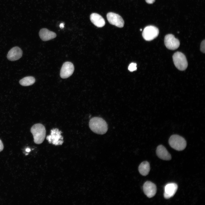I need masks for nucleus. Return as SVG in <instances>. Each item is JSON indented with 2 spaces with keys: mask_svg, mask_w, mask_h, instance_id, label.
I'll return each instance as SVG.
<instances>
[{
  "mask_svg": "<svg viewBox=\"0 0 205 205\" xmlns=\"http://www.w3.org/2000/svg\"><path fill=\"white\" fill-rule=\"evenodd\" d=\"M4 147L1 140L0 139V152L2 151Z\"/></svg>",
  "mask_w": 205,
  "mask_h": 205,
  "instance_id": "20",
  "label": "nucleus"
},
{
  "mask_svg": "<svg viewBox=\"0 0 205 205\" xmlns=\"http://www.w3.org/2000/svg\"><path fill=\"white\" fill-rule=\"evenodd\" d=\"M159 34V30L156 27L149 25L145 27L142 34L144 38L146 41H149L157 37Z\"/></svg>",
  "mask_w": 205,
  "mask_h": 205,
  "instance_id": "6",
  "label": "nucleus"
},
{
  "mask_svg": "<svg viewBox=\"0 0 205 205\" xmlns=\"http://www.w3.org/2000/svg\"><path fill=\"white\" fill-rule=\"evenodd\" d=\"M205 40H203L200 44V51L203 53H205Z\"/></svg>",
  "mask_w": 205,
  "mask_h": 205,
  "instance_id": "19",
  "label": "nucleus"
},
{
  "mask_svg": "<svg viewBox=\"0 0 205 205\" xmlns=\"http://www.w3.org/2000/svg\"><path fill=\"white\" fill-rule=\"evenodd\" d=\"M60 27L61 28H63L64 27V24L63 23H61L60 25Z\"/></svg>",
  "mask_w": 205,
  "mask_h": 205,
  "instance_id": "22",
  "label": "nucleus"
},
{
  "mask_svg": "<svg viewBox=\"0 0 205 205\" xmlns=\"http://www.w3.org/2000/svg\"><path fill=\"white\" fill-rule=\"evenodd\" d=\"M178 188V185L175 183H171L167 184L165 187L164 198L169 199L173 197L176 193Z\"/></svg>",
  "mask_w": 205,
  "mask_h": 205,
  "instance_id": "11",
  "label": "nucleus"
},
{
  "mask_svg": "<svg viewBox=\"0 0 205 205\" xmlns=\"http://www.w3.org/2000/svg\"><path fill=\"white\" fill-rule=\"evenodd\" d=\"M91 130L98 134H105L107 131L108 126L106 122L99 117H95L91 118L89 122Z\"/></svg>",
  "mask_w": 205,
  "mask_h": 205,
  "instance_id": "1",
  "label": "nucleus"
},
{
  "mask_svg": "<svg viewBox=\"0 0 205 205\" xmlns=\"http://www.w3.org/2000/svg\"><path fill=\"white\" fill-rule=\"evenodd\" d=\"M138 170L140 174L142 175L146 176L148 174L150 170L149 163L147 161L143 162L139 165Z\"/></svg>",
  "mask_w": 205,
  "mask_h": 205,
  "instance_id": "16",
  "label": "nucleus"
},
{
  "mask_svg": "<svg viewBox=\"0 0 205 205\" xmlns=\"http://www.w3.org/2000/svg\"><path fill=\"white\" fill-rule=\"evenodd\" d=\"M143 189L145 194L149 198L153 197L157 192L155 184L150 181H147L144 183Z\"/></svg>",
  "mask_w": 205,
  "mask_h": 205,
  "instance_id": "10",
  "label": "nucleus"
},
{
  "mask_svg": "<svg viewBox=\"0 0 205 205\" xmlns=\"http://www.w3.org/2000/svg\"><path fill=\"white\" fill-rule=\"evenodd\" d=\"M106 17L108 21L111 24L119 28L124 26V20L119 15L112 12H109L107 14Z\"/></svg>",
  "mask_w": 205,
  "mask_h": 205,
  "instance_id": "8",
  "label": "nucleus"
},
{
  "mask_svg": "<svg viewBox=\"0 0 205 205\" xmlns=\"http://www.w3.org/2000/svg\"><path fill=\"white\" fill-rule=\"evenodd\" d=\"M26 151H27V152H30V149H29V148H27V149H26Z\"/></svg>",
  "mask_w": 205,
  "mask_h": 205,
  "instance_id": "23",
  "label": "nucleus"
},
{
  "mask_svg": "<svg viewBox=\"0 0 205 205\" xmlns=\"http://www.w3.org/2000/svg\"><path fill=\"white\" fill-rule=\"evenodd\" d=\"M74 67L73 64L70 62H66L63 65L61 68L60 75L63 79L67 78L73 73Z\"/></svg>",
  "mask_w": 205,
  "mask_h": 205,
  "instance_id": "9",
  "label": "nucleus"
},
{
  "mask_svg": "<svg viewBox=\"0 0 205 205\" xmlns=\"http://www.w3.org/2000/svg\"><path fill=\"white\" fill-rule=\"evenodd\" d=\"M39 35L42 40L44 41L53 39L56 36V34L55 32L46 28H43L40 30Z\"/></svg>",
  "mask_w": 205,
  "mask_h": 205,
  "instance_id": "14",
  "label": "nucleus"
},
{
  "mask_svg": "<svg viewBox=\"0 0 205 205\" xmlns=\"http://www.w3.org/2000/svg\"><path fill=\"white\" fill-rule=\"evenodd\" d=\"M164 43L166 47L170 50H174L178 48L180 43L179 40L171 34L166 35L164 38Z\"/></svg>",
  "mask_w": 205,
  "mask_h": 205,
  "instance_id": "7",
  "label": "nucleus"
},
{
  "mask_svg": "<svg viewBox=\"0 0 205 205\" xmlns=\"http://www.w3.org/2000/svg\"><path fill=\"white\" fill-rule=\"evenodd\" d=\"M169 143L171 147L179 151L183 150L186 146V142L185 139L181 136L176 134L171 136Z\"/></svg>",
  "mask_w": 205,
  "mask_h": 205,
  "instance_id": "3",
  "label": "nucleus"
},
{
  "mask_svg": "<svg viewBox=\"0 0 205 205\" xmlns=\"http://www.w3.org/2000/svg\"><path fill=\"white\" fill-rule=\"evenodd\" d=\"M35 79L33 77L28 76L20 80L19 83L20 85L23 86H26L32 85L35 83Z\"/></svg>",
  "mask_w": 205,
  "mask_h": 205,
  "instance_id": "17",
  "label": "nucleus"
},
{
  "mask_svg": "<svg viewBox=\"0 0 205 205\" xmlns=\"http://www.w3.org/2000/svg\"><path fill=\"white\" fill-rule=\"evenodd\" d=\"M91 21L95 26L98 27H102L105 24L103 18L99 14L97 13H93L90 16Z\"/></svg>",
  "mask_w": 205,
  "mask_h": 205,
  "instance_id": "15",
  "label": "nucleus"
},
{
  "mask_svg": "<svg viewBox=\"0 0 205 205\" xmlns=\"http://www.w3.org/2000/svg\"><path fill=\"white\" fill-rule=\"evenodd\" d=\"M156 153L157 156L162 159L168 161L171 159V154L165 147L161 145H159L157 147Z\"/></svg>",
  "mask_w": 205,
  "mask_h": 205,
  "instance_id": "13",
  "label": "nucleus"
},
{
  "mask_svg": "<svg viewBox=\"0 0 205 205\" xmlns=\"http://www.w3.org/2000/svg\"><path fill=\"white\" fill-rule=\"evenodd\" d=\"M62 133L58 129L53 128L51 130L50 134L47 136L46 139L50 143L56 145H61L63 142Z\"/></svg>",
  "mask_w": 205,
  "mask_h": 205,
  "instance_id": "5",
  "label": "nucleus"
},
{
  "mask_svg": "<svg viewBox=\"0 0 205 205\" xmlns=\"http://www.w3.org/2000/svg\"><path fill=\"white\" fill-rule=\"evenodd\" d=\"M140 31H142V29H140Z\"/></svg>",
  "mask_w": 205,
  "mask_h": 205,
  "instance_id": "24",
  "label": "nucleus"
},
{
  "mask_svg": "<svg viewBox=\"0 0 205 205\" xmlns=\"http://www.w3.org/2000/svg\"><path fill=\"white\" fill-rule=\"evenodd\" d=\"M173 60L175 67L179 70L184 71L188 66V62L186 56L181 52H177L173 56Z\"/></svg>",
  "mask_w": 205,
  "mask_h": 205,
  "instance_id": "4",
  "label": "nucleus"
},
{
  "mask_svg": "<svg viewBox=\"0 0 205 205\" xmlns=\"http://www.w3.org/2000/svg\"><path fill=\"white\" fill-rule=\"evenodd\" d=\"M22 54L21 49L18 47H15L11 48L7 54V58L11 61H15L19 59Z\"/></svg>",
  "mask_w": 205,
  "mask_h": 205,
  "instance_id": "12",
  "label": "nucleus"
},
{
  "mask_svg": "<svg viewBox=\"0 0 205 205\" xmlns=\"http://www.w3.org/2000/svg\"><path fill=\"white\" fill-rule=\"evenodd\" d=\"M30 132L32 133L34 142L40 144L44 141L46 137V130L45 126L40 123L36 124L31 128Z\"/></svg>",
  "mask_w": 205,
  "mask_h": 205,
  "instance_id": "2",
  "label": "nucleus"
},
{
  "mask_svg": "<svg viewBox=\"0 0 205 205\" xmlns=\"http://www.w3.org/2000/svg\"><path fill=\"white\" fill-rule=\"evenodd\" d=\"M155 0H145L146 2L149 4H151L153 3Z\"/></svg>",
  "mask_w": 205,
  "mask_h": 205,
  "instance_id": "21",
  "label": "nucleus"
},
{
  "mask_svg": "<svg viewBox=\"0 0 205 205\" xmlns=\"http://www.w3.org/2000/svg\"><path fill=\"white\" fill-rule=\"evenodd\" d=\"M137 64L136 63H132L129 65L128 67V70L132 72L136 70Z\"/></svg>",
  "mask_w": 205,
  "mask_h": 205,
  "instance_id": "18",
  "label": "nucleus"
}]
</instances>
